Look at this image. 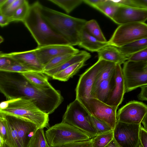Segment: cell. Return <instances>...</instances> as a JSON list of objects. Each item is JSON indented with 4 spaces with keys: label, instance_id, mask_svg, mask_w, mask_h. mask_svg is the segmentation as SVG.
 <instances>
[{
    "label": "cell",
    "instance_id": "cell-29",
    "mask_svg": "<svg viewBox=\"0 0 147 147\" xmlns=\"http://www.w3.org/2000/svg\"><path fill=\"white\" fill-rule=\"evenodd\" d=\"M113 138V130L97 135L92 139L93 147H105Z\"/></svg>",
    "mask_w": 147,
    "mask_h": 147
},
{
    "label": "cell",
    "instance_id": "cell-1",
    "mask_svg": "<svg viewBox=\"0 0 147 147\" xmlns=\"http://www.w3.org/2000/svg\"><path fill=\"white\" fill-rule=\"evenodd\" d=\"M42 5L38 1L30 6L29 11L23 22L37 42L38 47L52 45H69L64 38L57 33L43 17Z\"/></svg>",
    "mask_w": 147,
    "mask_h": 147
},
{
    "label": "cell",
    "instance_id": "cell-25",
    "mask_svg": "<svg viewBox=\"0 0 147 147\" xmlns=\"http://www.w3.org/2000/svg\"><path fill=\"white\" fill-rule=\"evenodd\" d=\"M84 28L90 34L99 41L103 42L107 41L95 20L86 21Z\"/></svg>",
    "mask_w": 147,
    "mask_h": 147
},
{
    "label": "cell",
    "instance_id": "cell-30",
    "mask_svg": "<svg viewBox=\"0 0 147 147\" xmlns=\"http://www.w3.org/2000/svg\"><path fill=\"white\" fill-rule=\"evenodd\" d=\"M48 1L59 6L67 13H70L83 2V0Z\"/></svg>",
    "mask_w": 147,
    "mask_h": 147
},
{
    "label": "cell",
    "instance_id": "cell-33",
    "mask_svg": "<svg viewBox=\"0 0 147 147\" xmlns=\"http://www.w3.org/2000/svg\"><path fill=\"white\" fill-rule=\"evenodd\" d=\"M74 55L66 54L54 58L44 65L43 71L48 70L59 66Z\"/></svg>",
    "mask_w": 147,
    "mask_h": 147
},
{
    "label": "cell",
    "instance_id": "cell-21",
    "mask_svg": "<svg viewBox=\"0 0 147 147\" xmlns=\"http://www.w3.org/2000/svg\"><path fill=\"white\" fill-rule=\"evenodd\" d=\"M32 85L41 89L53 87L48 81V77L42 72L30 71L22 73Z\"/></svg>",
    "mask_w": 147,
    "mask_h": 147
},
{
    "label": "cell",
    "instance_id": "cell-49",
    "mask_svg": "<svg viewBox=\"0 0 147 147\" xmlns=\"http://www.w3.org/2000/svg\"><path fill=\"white\" fill-rule=\"evenodd\" d=\"M4 40L3 38L0 36V44L3 42Z\"/></svg>",
    "mask_w": 147,
    "mask_h": 147
},
{
    "label": "cell",
    "instance_id": "cell-34",
    "mask_svg": "<svg viewBox=\"0 0 147 147\" xmlns=\"http://www.w3.org/2000/svg\"><path fill=\"white\" fill-rule=\"evenodd\" d=\"M93 127L97 132V135L111 131L113 130L105 123L91 116Z\"/></svg>",
    "mask_w": 147,
    "mask_h": 147
},
{
    "label": "cell",
    "instance_id": "cell-17",
    "mask_svg": "<svg viewBox=\"0 0 147 147\" xmlns=\"http://www.w3.org/2000/svg\"><path fill=\"white\" fill-rule=\"evenodd\" d=\"M97 53L98 59L103 60L120 65L123 64L127 59L117 47L110 45L105 46Z\"/></svg>",
    "mask_w": 147,
    "mask_h": 147
},
{
    "label": "cell",
    "instance_id": "cell-19",
    "mask_svg": "<svg viewBox=\"0 0 147 147\" xmlns=\"http://www.w3.org/2000/svg\"><path fill=\"white\" fill-rule=\"evenodd\" d=\"M108 45H109L108 41L103 42L99 41L90 34L84 28L81 32L78 45L81 47L91 52H98Z\"/></svg>",
    "mask_w": 147,
    "mask_h": 147
},
{
    "label": "cell",
    "instance_id": "cell-15",
    "mask_svg": "<svg viewBox=\"0 0 147 147\" xmlns=\"http://www.w3.org/2000/svg\"><path fill=\"white\" fill-rule=\"evenodd\" d=\"M125 93L122 68L121 65L116 64L114 74V84L106 104L117 109L123 101Z\"/></svg>",
    "mask_w": 147,
    "mask_h": 147
},
{
    "label": "cell",
    "instance_id": "cell-12",
    "mask_svg": "<svg viewBox=\"0 0 147 147\" xmlns=\"http://www.w3.org/2000/svg\"><path fill=\"white\" fill-rule=\"evenodd\" d=\"M147 19V9L119 5L111 20L120 25L135 22H145Z\"/></svg>",
    "mask_w": 147,
    "mask_h": 147
},
{
    "label": "cell",
    "instance_id": "cell-51",
    "mask_svg": "<svg viewBox=\"0 0 147 147\" xmlns=\"http://www.w3.org/2000/svg\"><path fill=\"white\" fill-rule=\"evenodd\" d=\"M1 147H9L4 142L3 146Z\"/></svg>",
    "mask_w": 147,
    "mask_h": 147
},
{
    "label": "cell",
    "instance_id": "cell-35",
    "mask_svg": "<svg viewBox=\"0 0 147 147\" xmlns=\"http://www.w3.org/2000/svg\"><path fill=\"white\" fill-rule=\"evenodd\" d=\"M4 71L21 73L30 71H35L32 69L16 61L9 66Z\"/></svg>",
    "mask_w": 147,
    "mask_h": 147
},
{
    "label": "cell",
    "instance_id": "cell-18",
    "mask_svg": "<svg viewBox=\"0 0 147 147\" xmlns=\"http://www.w3.org/2000/svg\"><path fill=\"white\" fill-rule=\"evenodd\" d=\"M114 82V74L112 78L102 81L93 86L91 92L90 98L96 99L106 104Z\"/></svg>",
    "mask_w": 147,
    "mask_h": 147
},
{
    "label": "cell",
    "instance_id": "cell-46",
    "mask_svg": "<svg viewBox=\"0 0 147 147\" xmlns=\"http://www.w3.org/2000/svg\"><path fill=\"white\" fill-rule=\"evenodd\" d=\"M147 114L145 115L140 124V127L146 130H147Z\"/></svg>",
    "mask_w": 147,
    "mask_h": 147
},
{
    "label": "cell",
    "instance_id": "cell-37",
    "mask_svg": "<svg viewBox=\"0 0 147 147\" xmlns=\"http://www.w3.org/2000/svg\"><path fill=\"white\" fill-rule=\"evenodd\" d=\"M127 60L134 62L147 61V48L131 55Z\"/></svg>",
    "mask_w": 147,
    "mask_h": 147
},
{
    "label": "cell",
    "instance_id": "cell-2",
    "mask_svg": "<svg viewBox=\"0 0 147 147\" xmlns=\"http://www.w3.org/2000/svg\"><path fill=\"white\" fill-rule=\"evenodd\" d=\"M42 14L52 28L73 46L78 45L80 35L86 21L42 5Z\"/></svg>",
    "mask_w": 147,
    "mask_h": 147
},
{
    "label": "cell",
    "instance_id": "cell-53",
    "mask_svg": "<svg viewBox=\"0 0 147 147\" xmlns=\"http://www.w3.org/2000/svg\"><path fill=\"white\" fill-rule=\"evenodd\" d=\"M48 147H49L48 146Z\"/></svg>",
    "mask_w": 147,
    "mask_h": 147
},
{
    "label": "cell",
    "instance_id": "cell-32",
    "mask_svg": "<svg viewBox=\"0 0 147 147\" xmlns=\"http://www.w3.org/2000/svg\"><path fill=\"white\" fill-rule=\"evenodd\" d=\"M118 5L131 8L147 9V0H113Z\"/></svg>",
    "mask_w": 147,
    "mask_h": 147
},
{
    "label": "cell",
    "instance_id": "cell-7",
    "mask_svg": "<svg viewBox=\"0 0 147 147\" xmlns=\"http://www.w3.org/2000/svg\"><path fill=\"white\" fill-rule=\"evenodd\" d=\"M122 72L125 93L147 85V61L126 60L123 63Z\"/></svg>",
    "mask_w": 147,
    "mask_h": 147
},
{
    "label": "cell",
    "instance_id": "cell-36",
    "mask_svg": "<svg viewBox=\"0 0 147 147\" xmlns=\"http://www.w3.org/2000/svg\"><path fill=\"white\" fill-rule=\"evenodd\" d=\"M25 1L26 0H14L8 8L2 13L9 18Z\"/></svg>",
    "mask_w": 147,
    "mask_h": 147
},
{
    "label": "cell",
    "instance_id": "cell-31",
    "mask_svg": "<svg viewBox=\"0 0 147 147\" xmlns=\"http://www.w3.org/2000/svg\"><path fill=\"white\" fill-rule=\"evenodd\" d=\"M30 7L28 1L26 0L24 4L18 8L9 18L11 22L20 21L23 22L28 14Z\"/></svg>",
    "mask_w": 147,
    "mask_h": 147
},
{
    "label": "cell",
    "instance_id": "cell-24",
    "mask_svg": "<svg viewBox=\"0 0 147 147\" xmlns=\"http://www.w3.org/2000/svg\"><path fill=\"white\" fill-rule=\"evenodd\" d=\"M3 113L7 121V136L5 143L9 147H21L18 140L17 133L13 124L8 116Z\"/></svg>",
    "mask_w": 147,
    "mask_h": 147
},
{
    "label": "cell",
    "instance_id": "cell-23",
    "mask_svg": "<svg viewBox=\"0 0 147 147\" xmlns=\"http://www.w3.org/2000/svg\"><path fill=\"white\" fill-rule=\"evenodd\" d=\"M85 62H80L69 66L55 74L52 78L53 79L62 81H67L76 74L85 65Z\"/></svg>",
    "mask_w": 147,
    "mask_h": 147
},
{
    "label": "cell",
    "instance_id": "cell-43",
    "mask_svg": "<svg viewBox=\"0 0 147 147\" xmlns=\"http://www.w3.org/2000/svg\"><path fill=\"white\" fill-rule=\"evenodd\" d=\"M9 18L5 16L0 11V26L3 27L8 25L11 22Z\"/></svg>",
    "mask_w": 147,
    "mask_h": 147
},
{
    "label": "cell",
    "instance_id": "cell-4",
    "mask_svg": "<svg viewBox=\"0 0 147 147\" xmlns=\"http://www.w3.org/2000/svg\"><path fill=\"white\" fill-rule=\"evenodd\" d=\"M45 134L49 147H57L69 143L88 140L93 138L89 134L62 122L49 127Z\"/></svg>",
    "mask_w": 147,
    "mask_h": 147
},
{
    "label": "cell",
    "instance_id": "cell-44",
    "mask_svg": "<svg viewBox=\"0 0 147 147\" xmlns=\"http://www.w3.org/2000/svg\"><path fill=\"white\" fill-rule=\"evenodd\" d=\"M14 0H5L0 6V11L3 12L13 2Z\"/></svg>",
    "mask_w": 147,
    "mask_h": 147
},
{
    "label": "cell",
    "instance_id": "cell-47",
    "mask_svg": "<svg viewBox=\"0 0 147 147\" xmlns=\"http://www.w3.org/2000/svg\"><path fill=\"white\" fill-rule=\"evenodd\" d=\"M105 147H120L114 138Z\"/></svg>",
    "mask_w": 147,
    "mask_h": 147
},
{
    "label": "cell",
    "instance_id": "cell-42",
    "mask_svg": "<svg viewBox=\"0 0 147 147\" xmlns=\"http://www.w3.org/2000/svg\"><path fill=\"white\" fill-rule=\"evenodd\" d=\"M141 91L138 95V97L139 99L142 101L147 100V85L140 87Z\"/></svg>",
    "mask_w": 147,
    "mask_h": 147
},
{
    "label": "cell",
    "instance_id": "cell-8",
    "mask_svg": "<svg viewBox=\"0 0 147 147\" xmlns=\"http://www.w3.org/2000/svg\"><path fill=\"white\" fill-rule=\"evenodd\" d=\"M79 102L91 116L105 123L113 130L117 121V108L93 98H85Z\"/></svg>",
    "mask_w": 147,
    "mask_h": 147
},
{
    "label": "cell",
    "instance_id": "cell-28",
    "mask_svg": "<svg viewBox=\"0 0 147 147\" xmlns=\"http://www.w3.org/2000/svg\"><path fill=\"white\" fill-rule=\"evenodd\" d=\"M28 147H48L43 129H38L32 138Z\"/></svg>",
    "mask_w": 147,
    "mask_h": 147
},
{
    "label": "cell",
    "instance_id": "cell-26",
    "mask_svg": "<svg viewBox=\"0 0 147 147\" xmlns=\"http://www.w3.org/2000/svg\"><path fill=\"white\" fill-rule=\"evenodd\" d=\"M116 64L107 61L97 75L92 87L102 81L112 78L114 74Z\"/></svg>",
    "mask_w": 147,
    "mask_h": 147
},
{
    "label": "cell",
    "instance_id": "cell-38",
    "mask_svg": "<svg viewBox=\"0 0 147 147\" xmlns=\"http://www.w3.org/2000/svg\"><path fill=\"white\" fill-rule=\"evenodd\" d=\"M16 61L6 53L0 52V71H4L6 68Z\"/></svg>",
    "mask_w": 147,
    "mask_h": 147
},
{
    "label": "cell",
    "instance_id": "cell-13",
    "mask_svg": "<svg viewBox=\"0 0 147 147\" xmlns=\"http://www.w3.org/2000/svg\"><path fill=\"white\" fill-rule=\"evenodd\" d=\"M38 58L43 66L57 56L66 54H75L79 50L69 45H52L38 47L35 49Z\"/></svg>",
    "mask_w": 147,
    "mask_h": 147
},
{
    "label": "cell",
    "instance_id": "cell-20",
    "mask_svg": "<svg viewBox=\"0 0 147 147\" xmlns=\"http://www.w3.org/2000/svg\"><path fill=\"white\" fill-rule=\"evenodd\" d=\"M91 57L90 54L84 51H80L59 66L52 69L44 71L42 73L48 76L52 77L57 73L75 63L86 61Z\"/></svg>",
    "mask_w": 147,
    "mask_h": 147
},
{
    "label": "cell",
    "instance_id": "cell-16",
    "mask_svg": "<svg viewBox=\"0 0 147 147\" xmlns=\"http://www.w3.org/2000/svg\"><path fill=\"white\" fill-rule=\"evenodd\" d=\"M6 54L15 61L35 71L42 72L43 71L44 66L39 61L35 49Z\"/></svg>",
    "mask_w": 147,
    "mask_h": 147
},
{
    "label": "cell",
    "instance_id": "cell-39",
    "mask_svg": "<svg viewBox=\"0 0 147 147\" xmlns=\"http://www.w3.org/2000/svg\"><path fill=\"white\" fill-rule=\"evenodd\" d=\"M92 139L87 140L67 143L57 147H93Z\"/></svg>",
    "mask_w": 147,
    "mask_h": 147
},
{
    "label": "cell",
    "instance_id": "cell-41",
    "mask_svg": "<svg viewBox=\"0 0 147 147\" xmlns=\"http://www.w3.org/2000/svg\"><path fill=\"white\" fill-rule=\"evenodd\" d=\"M139 138L140 144L143 147H147V130L140 127Z\"/></svg>",
    "mask_w": 147,
    "mask_h": 147
},
{
    "label": "cell",
    "instance_id": "cell-14",
    "mask_svg": "<svg viewBox=\"0 0 147 147\" xmlns=\"http://www.w3.org/2000/svg\"><path fill=\"white\" fill-rule=\"evenodd\" d=\"M6 114L11 121L16 130L20 147H28L32 138L39 128L32 122Z\"/></svg>",
    "mask_w": 147,
    "mask_h": 147
},
{
    "label": "cell",
    "instance_id": "cell-27",
    "mask_svg": "<svg viewBox=\"0 0 147 147\" xmlns=\"http://www.w3.org/2000/svg\"><path fill=\"white\" fill-rule=\"evenodd\" d=\"M119 5L111 0H102L94 8L112 19Z\"/></svg>",
    "mask_w": 147,
    "mask_h": 147
},
{
    "label": "cell",
    "instance_id": "cell-22",
    "mask_svg": "<svg viewBox=\"0 0 147 147\" xmlns=\"http://www.w3.org/2000/svg\"><path fill=\"white\" fill-rule=\"evenodd\" d=\"M117 48L128 58L131 55L147 48V38L137 40Z\"/></svg>",
    "mask_w": 147,
    "mask_h": 147
},
{
    "label": "cell",
    "instance_id": "cell-52",
    "mask_svg": "<svg viewBox=\"0 0 147 147\" xmlns=\"http://www.w3.org/2000/svg\"><path fill=\"white\" fill-rule=\"evenodd\" d=\"M138 147H143L141 145V144H140V145H139V146H138Z\"/></svg>",
    "mask_w": 147,
    "mask_h": 147
},
{
    "label": "cell",
    "instance_id": "cell-6",
    "mask_svg": "<svg viewBox=\"0 0 147 147\" xmlns=\"http://www.w3.org/2000/svg\"><path fill=\"white\" fill-rule=\"evenodd\" d=\"M147 38V25L145 22L120 25L109 40V45L120 47L132 42Z\"/></svg>",
    "mask_w": 147,
    "mask_h": 147
},
{
    "label": "cell",
    "instance_id": "cell-48",
    "mask_svg": "<svg viewBox=\"0 0 147 147\" xmlns=\"http://www.w3.org/2000/svg\"><path fill=\"white\" fill-rule=\"evenodd\" d=\"M5 142L0 135V147L2 146Z\"/></svg>",
    "mask_w": 147,
    "mask_h": 147
},
{
    "label": "cell",
    "instance_id": "cell-9",
    "mask_svg": "<svg viewBox=\"0 0 147 147\" xmlns=\"http://www.w3.org/2000/svg\"><path fill=\"white\" fill-rule=\"evenodd\" d=\"M107 61L98 59L80 75L75 89L76 99L80 101L90 98L91 90L96 77Z\"/></svg>",
    "mask_w": 147,
    "mask_h": 147
},
{
    "label": "cell",
    "instance_id": "cell-40",
    "mask_svg": "<svg viewBox=\"0 0 147 147\" xmlns=\"http://www.w3.org/2000/svg\"><path fill=\"white\" fill-rule=\"evenodd\" d=\"M0 135L4 142L7 136V121L4 115L0 112Z\"/></svg>",
    "mask_w": 147,
    "mask_h": 147
},
{
    "label": "cell",
    "instance_id": "cell-45",
    "mask_svg": "<svg viewBox=\"0 0 147 147\" xmlns=\"http://www.w3.org/2000/svg\"><path fill=\"white\" fill-rule=\"evenodd\" d=\"M102 0H83V2L94 8Z\"/></svg>",
    "mask_w": 147,
    "mask_h": 147
},
{
    "label": "cell",
    "instance_id": "cell-3",
    "mask_svg": "<svg viewBox=\"0 0 147 147\" xmlns=\"http://www.w3.org/2000/svg\"><path fill=\"white\" fill-rule=\"evenodd\" d=\"M5 107L0 112L32 122L39 128L49 127L48 114L40 110L30 100L17 98L6 101Z\"/></svg>",
    "mask_w": 147,
    "mask_h": 147
},
{
    "label": "cell",
    "instance_id": "cell-50",
    "mask_svg": "<svg viewBox=\"0 0 147 147\" xmlns=\"http://www.w3.org/2000/svg\"><path fill=\"white\" fill-rule=\"evenodd\" d=\"M5 0H0V6L5 1Z\"/></svg>",
    "mask_w": 147,
    "mask_h": 147
},
{
    "label": "cell",
    "instance_id": "cell-10",
    "mask_svg": "<svg viewBox=\"0 0 147 147\" xmlns=\"http://www.w3.org/2000/svg\"><path fill=\"white\" fill-rule=\"evenodd\" d=\"M140 124L117 121L113 130V138L120 147H138Z\"/></svg>",
    "mask_w": 147,
    "mask_h": 147
},
{
    "label": "cell",
    "instance_id": "cell-5",
    "mask_svg": "<svg viewBox=\"0 0 147 147\" xmlns=\"http://www.w3.org/2000/svg\"><path fill=\"white\" fill-rule=\"evenodd\" d=\"M62 122L86 132L93 137L97 135V132L93 125L91 115L76 99L67 105Z\"/></svg>",
    "mask_w": 147,
    "mask_h": 147
},
{
    "label": "cell",
    "instance_id": "cell-11",
    "mask_svg": "<svg viewBox=\"0 0 147 147\" xmlns=\"http://www.w3.org/2000/svg\"><path fill=\"white\" fill-rule=\"evenodd\" d=\"M147 106L144 103L135 100L129 102L117 113V121L123 123L140 124L146 115Z\"/></svg>",
    "mask_w": 147,
    "mask_h": 147
}]
</instances>
